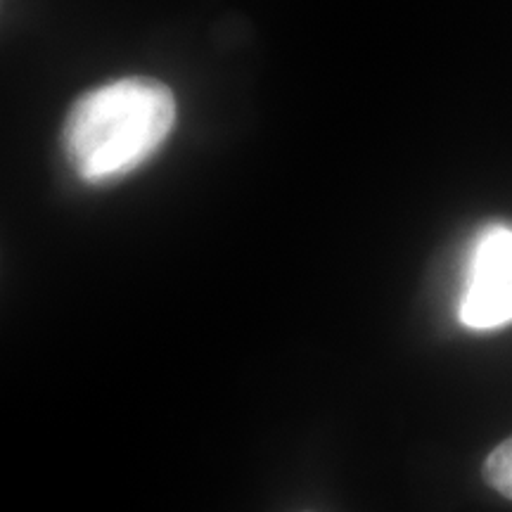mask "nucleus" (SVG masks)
Instances as JSON below:
<instances>
[{
  "label": "nucleus",
  "instance_id": "1",
  "mask_svg": "<svg viewBox=\"0 0 512 512\" xmlns=\"http://www.w3.org/2000/svg\"><path fill=\"white\" fill-rule=\"evenodd\" d=\"M176 124V98L162 81L128 76L93 88L64 121V152L83 181L105 183L138 169Z\"/></svg>",
  "mask_w": 512,
  "mask_h": 512
},
{
  "label": "nucleus",
  "instance_id": "2",
  "mask_svg": "<svg viewBox=\"0 0 512 512\" xmlns=\"http://www.w3.org/2000/svg\"><path fill=\"white\" fill-rule=\"evenodd\" d=\"M460 320L472 330L512 323V228L491 226L477 238L460 297Z\"/></svg>",
  "mask_w": 512,
  "mask_h": 512
},
{
  "label": "nucleus",
  "instance_id": "3",
  "mask_svg": "<svg viewBox=\"0 0 512 512\" xmlns=\"http://www.w3.org/2000/svg\"><path fill=\"white\" fill-rule=\"evenodd\" d=\"M484 477L498 494L512 501V437L505 439L501 446H496L491 456L486 458Z\"/></svg>",
  "mask_w": 512,
  "mask_h": 512
}]
</instances>
